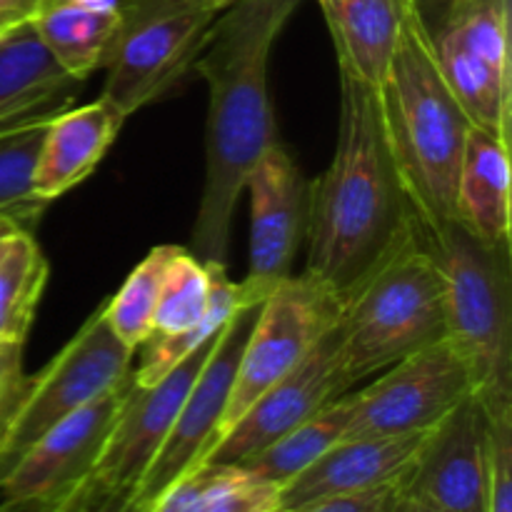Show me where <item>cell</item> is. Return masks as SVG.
I'll use <instances>...</instances> for the list:
<instances>
[{"label": "cell", "mask_w": 512, "mask_h": 512, "mask_svg": "<svg viewBox=\"0 0 512 512\" xmlns=\"http://www.w3.org/2000/svg\"><path fill=\"white\" fill-rule=\"evenodd\" d=\"M298 5L300 0H235L220 10L193 63L208 83L205 185L190 248L200 263L225 265L235 205L250 170L280 140L268 65Z\"/></svg>", "instance_id": "6da1fadb"}, {"label": "cell", "mask_w": 512, "mask_h": 512, "mask_svg": "<svg viewBox=\"0 0 512 512\" xmlns=\"http://www.w3.org/2000/svg\"><path fill=\"white\" fill-rule=\"evenodd\" d=\"M415 238V213L385 135L378 88L340 70L338 143L308 193V265L348 300Z\"/></svg>", "instance_id": "7a4b0ae2"}, {"label": "cell", "mask_w": 512, "mask_h": 512, "mask_svg": "<svg viewBox=\"0 0 512 512\" xmlns=\"http://www.w3.org/2000/svg\"><path fill=\"white\" fill-rule=\"evenodd\" d=\"M385 135L418 223L455 218V188L473 123L450 90L433 30L408 0L398 50L378 88Z\"/></svg>", "instance_id": "3957f363"}, {"label": "cell", "mask_w": 512, "mask_h": 512, "mask_svg": "<svg viewBox=\"0 0 512 512\" xmlns=\"http://www.w3.org/2000/svg\"><path fill=\"white\" fill-rule=\"evenodd\" d=\"M415 235L438 263L448 338L468 363L488 413L512 408L510 245H488L458 220L418 223Z\"/></svg>", "instance_id": "277c9868"}, {"label": "cell", "mask_w": 512, "mask_h": 512, "mask_svg": "<svg viewBox=\"0 0 512 512\" xmlns=\"http://www.w3.org/2000/svg\"><path fill=\"white\" fill-rule=\"evenodd\" d=\"M448 338L438 263L415 235L343 303L335 325V365L348 393L408 355Z\"/></svg>", "instance_id": "5b68a950"}, {"label": "cell", "mask_w": 512, "mask_h": 512, "mask_svg": "<svg viewBox=\"0 0 512 512\" xmlns=\"http://www.w3.org/2000/svg\"><path fill=\"white\" fill-rule=\"evenodd\" d=\"M218 15L215 0H120L103 98L128 118L170 93L193 70Z\"/></svg>", "instance_id": "8992f818"}, {"label": "cell", "mask_w": 512, "mask_h": 512, "mask_svg": "<svg viewBox=\"0 0 512 512\" xmlns=\"http://www.w3.org/2000/svg\"><path fill=\"white\" fill-rule=\"evenodd\" d=\"M133 353L110 330L105 308L98 305L83 328L33 378H25L13 410L0 430V483L15 460L70 413L133 375Z\"/></svg>", "instance_id": "52a82bcc"}, {"label": "cell", "mask_w": 512, "mask_h": 512, "mask_svg": "<svg viewBox=\"0 0 512 512\" xmlns=\"http://www.w3.org/2000/svg\"><path fill=\"white\" fill-rule=\"evenodd\" d=\"M343 300L315 275H288L258 305L235 370L220 435L338 325ZM218 435V438H220Z\"/></svg>", "instance_id": "ba28073f"}, {"label": "cell", "mask_w": 512, "mask_h": 512, "mask_svg": "<svg viewBox=\"0 0 512 512\" xmlns=\"http://www.w3.org/2000/svg\"><path fill=\"white\" fill-rule=\"evenodd\" d=\"M470 393H475L473 373L453 340L443 338L390 365L365 390L348 395L345 438L428 433Z\"/></svg>", "instance_id": "9c48e42d"}, {"label": "cell", "mask_w": 512, "mask_h": 512, "mask_svg": "<svg viewBox=\"0 0 512 512\" xmlns=\"http://www.w3.org/2000/svg\"><path fill=\"white\" fill-rule=\"evenodd\" d=\"M250 268L238 283L245 308L260 305L290 275L308 230L310 183L283 143H275L250 170Z\"/></svg>", "instance_id": "30bf717a"}, {"label": "cell", "mask_w": 512, "mask_h": 512, "mask_svg": "<svg viewBox=\"0 0 512 512\" xmlns=\"http://www.w3.org/2000/svg\"><path fill=\"white\" fill-rule=\"evenodd\" d=\"M255 313H258V305L238 310L218 333L213 353L195 378L163 448L158 450L135 490V503L143 508V512L170 483L203 463L205 453L218 440L230 390H233L235 370H238L240 353H243Z\"/></svg>", "instance_id": "8fae6325"}, {"label": "cell", "mask_w": 512, "mask_h": 512, "mask_svg": "<svg viewBox=\"0 0 512 512\" xmlns=\"http://www.w3.org/2000/svg\"><path fill=\"white\" fill-rule=\"evenodd\" d=\"M490 415L470 393L428 435L403 490L440 512H485Z\"/></svg>", "instance_id": "7c38bea8"}, {"label": "cell", "mask_w": 512, "mask_h": 512, "mask_svg": "<svg viewBox=\"0 0 512 512\" xmlns=\"http://www.w3.org/2000/svg\"><path fill=\"white\" fill-rule=\"evenodd\" d=\"M345 395L335 365V328L318 340L308 358L270 385L205 453L203 463L240 465L285 433ZM200 463V465H203Z\"/></svg>", "instance_id": "4fadbf2b"}, {"label": "cell", "mask_w": 512, "mask_h": 512, "mask_svg": "<svg viewBox=\"0 0 512 512\" xmlns=\"http://www.w3.org/2000/svg\"><path fill=\"white\" fill-rule=\"evenodd\" d=\"M130 385L133 375L45 430L0 483L3 500L50 498L93 473Z\"/></svg>", "instance_id": "5bb4252c"}, {"label": "cell", "mask_w": 512, "mask_h": 512, "mask_svg": "<svg viewBox=\"0 0 512 512\" xmlns=\"http://www.w3.org/2000/svg\"><path fill=\"white\" fill-rule=\"evenodd\" d=\"M215 340L218 335L148 388H140L133 380L123 410H120L93 470L98 478H103L113 488L133 493L135 498V490H138L145 470L163 448L195 378L213 353Z\"/></svg>", "instance_id": "9a60e30c"}, {"label": "cell", "mask_w": 512, "mask_h": 512, "mask_svg": "<svg viewBox=\"0 0 512 512\" xmlns=\"http://www.w3.org/2000/svg\"><path fill=\"white\" fill-rule=\"evenodd\" d=\"M428 433L338 440L308 470L280 488V508L293 510L313 500L363 493L405 480Z\"/></svg>", "instance_id": "2e32d148"}, {"label": "cell", "mask_w": 512, "mask_h": 512, "mask_svg": "<svg viewBox=\"0 0 512 512\" xmlns=\"http://www.w3.org/2000/svg\"><path fill=\"white\" fill-rule=\"evenodd\" d=\"M83 83L48 53L33 20L0 30V133L73 108Z\"/></svg>", "instance_id": "e0dca14e"}, {"label": "cell", "mask_w": 512, "mask_h": 512, "mask_svg": "<svg viewBox=\"0 0 512 512\" xmlns=\"http://www.w3.org/2000/svg\"><path fill=\"white\" fill-rule=\"evenodd\" d=\"M123 123L125 115L103 95L50 118L33 170L35 195L50 205L83 183L105 158Z\"/></svg>", "instance_id": "ac0fdd59"}, {"label": "cell", "mask_w": 512, "mask_h": 512, "mask_svg": "<svg viewBox=\"0 0 512 512\" xmlns=\"http://www.w3.org/2000/svg\"><path fill=\"white\" fill-rule=\"evenodd\" d=\"M455 220L488 245H510V143L470 128L455 188Z\"/></svg>", "instance_id": "d6986e66"}, {"label": "cell", "mask_w": 512, "mask_h": 512, "mask_svg": "<svg viewBox=\"0 0 512 512\" xmlns=\"http://www.w3.org/2000/svg\"><path fill=\"white\" fill-rule=\"evenodd\" d=\"M408 0H320L340 70L380 88L398 50Z\"/></svg>", "instance_id": "ffe728a7"}, {"label": "cell", "mask_w": 512, "mask_h": 512, "mask_svg": "<svg viewBox=\"0 0 512 512\" xmlns=\"http://www.w3.org/2000/svg\"><path fill=\"white\" fill-rule=\"evenodd\" d=\"M280 508V488L240 465L203 463L170 483L145 512H270Z\"/></svg>", "instance_id": "44dd1931"}, {"label": "cell", "mask_w": 512, "mask_h": 512, "mask_svg": "<svg viewBox=\"0 0 512 512\" xmlns=\"http://www.w3.org/2000/svg\"><path fill=\"white\" fill-rule=\"evenodd\" d=\"M118 8L90 10L70 0H45L35 13L33 25L48 53L65 73L85 80L103 70L113 40Z\"/></svg>", "instance_id": "7402d4cb"}, {"label": "cell", "mask_w": 512, "mask_h": 512, "mask_svg": "<svg viewBox=\"0 0 512 512\" xmlns=\"http://www.w3.org/2000/svg\"><path fill=\"white\" fill-rule=\"evenodd\" d=\"M348 420L350 398L345 393L325 408H320L315 415H310L308 420L295 425L290 433L275 440L273 445L240 463V468H245L265 483L283 488L290 480L298 478L303 470H308L325 450H330L338 440L345 438Z\"/></svg>", "instance_id": "603a6c76"}, {"label": "cell", "mask_w": 512, "mask_h": 512, "mask_svg": "<svg viewBox=\"0 0 512 512\" xmlns=\"http://www.w3.org/2000/svg\"><path fill=\"white\" fill-rule=\"evenodd\" d=\"M210 273V303L208 313L193 328L183 330V333L173 335H150L140 348L138 368L133 370V380L140 388H148V385L158 383L160 378L170 373L175 365L183 363L185 358L195 353V350L203 348L208 340H213L220 330L225 328L230 318H233L238 310H243L245 305L240 303L238 295V283L228 278L223 263H205Z\"/></svg>", "instance_id": "cb8c5ba5"}, {"label": "cell", "mask_w": 512, "mask_h": 512, "mask_svg": "<svg viewBox=\"0 0 512 512\" xmlns=\"http://www.w3.org/2000/svg\"><path fill=\"white\" fill-rule=\"evenodd\" d=\"M48 270L35 235L20 230L0 258V345H25Z\"/></svg>", "instance_id": "d4e9b609"}, {"label": "cell", "mask_w": 512, "mask_h": 512, "mask_svg": "<svg viewBox=\"0 0 512 512\" xmlns=\"http://www.w3.org/2000/svg\"><path fill=\"white\" fill-rule=\"evenodd\" d=\"M55 118V115H53ZM50 118L0 133V218L35 233L48 203L33 190V170Z\"/></svg>", "instance_id": "484cf974"}, {"label": "cell", "mask_w": 512, "mask_h": 512, "mask_svg": "<svg viewBox=\"0 0 512 512\" xmlns=\"http://www.w3.org/2000/svg\"><path fill=\"white\" fill-rule=\"evenodd\" d=\"M173 248L175 245H158V248L150 250L143 263L135 265L123 288L103 303L110 330L130 350H138L153 335L160 283H163V270L168 258L173 255Z\"/></svg>", "instance_id": "4316f807"}, {"label": "cell", "mask_w": 512, "mask_h": 512, "mask_svg": "<svg viewBox=\"0 0 512 512\" xmlns=\"http://www.w3.org/2000/svg\"><path fill=\"white\" fill-rule=\"evenodd\" d=\"M210 273L190 250L175 245L160 283L153 335H173L193 328L208 313Z\"/></svg>", "instance_id": "83f0119b"}, {"label": "cell", "mask_w": 512, "mask_h": 512, "mask_svg": "<svg viewBox=\"0 0 512 512\" xmlns=\"http://www.w3.org/2000/svg\"><path fill=\"white\" fill-rule=\"evenodd\" d=\"M0 512H143L133 493L113 488L95 473L50 498L3 500Z\"/></svg>", "instance_id": "f1b7e54d"}, {"label": "cell", "mask_w": 512, "mask_h": 512, "mask_svg": "<svg viewBox=\"0 0 512 512\" xmlns=\"http://www.w3.org/2000/svg\"><path fill=\"white\" fill-rule=\"evenodd\" d=\"M490 415L485 512H512V408Z\"/></svg>", "instance_id": "f546056e"}, {"label": "cell", "mask_w": 512, "mask_h": 512, "mask_svg": "<svg viewBox=\"0 0 512 512\" xmlns=\"http://www.w3.org/2000/svg\"><path fill=\"white\" fill-rule=\"evenodd\" d=\"M403 483L380 485V488L363 490V493H350V495H335V498L313 500L300 508L285 510V512H395L403 495Z\"/></svg>", "instance_id": "4dcf8cb0"}, {"label": "cell", "mask_w": 512, "mask_h": 512, "mask_svg": "<svg viewBox=\"0 0 512 512\" xmlns=\"http://www.w3.org/2000/svg\"><path fill=\"white\" fill-rule=\"evenodd\" d=\"M23 345H0V430L23 385Z\"/></svg>", "instance_id": "1f68e13d"}, {"label": "cell", "mask_w": 512, "mask_h": 512, "mask_svg": "<svg viewBox=\"0 0 512 512\" xmlns=\"http://www.w3.org/2000/svg\"><path fill=\"white\" fill-rule=\"evenodd\" d=\"M43 3L45 0H0V30L33 20Z\"/></svg>", "instance_id": "d6a6232c"}, {"label": "cell", "mask_w": 512, "mask_h": 512, "mask_svg": "<svg viewBox=\"0 0 512 512\" xmlns=\"http://www.w3.org/2000/svg\"><path fill=\"white\" fill-rule=\"evenodd\" d=\"M395 512H440L438 508H433L430 503H425V500L420 498H413V495H408L403 490V495H400V503Z\"/></svg>", "instance_id": "836d02e7"}, {"label": "cell", "mask_w": 512, "mask_h": 512, "mask_svg": "<svg viewBox=\"0 0 512 512\" xmlns=\"http://www.w3.org/2000/svg\"><path fill=\"white\" fill-rule=\"evenodd\" d=\"M18 233H20V228L13 223V220L0 218V258H3L5 250H8V245H10V240H13Z\"/></svg>", "instance_id": "e575fe53"}, {"label": "cell", "mask_w": 512, "mask_h": 512, "mask_svg": "<svg viewBox=\"0 0 512 512\" xmlns=\"http://www.w3.org/2000/svg\"><path fill=\"white\" fill-rule=\"evenodd\" d=\"M75 5H83V8L90 10H115L120 0H70Z\"/></svg>", "instance_id": "d590c367"}, {"label": "cell", "mask_w": 512, "mask_h": 512, "mask_svg": "<svg viewBox=\"0 0 512 512\" xmlns=\"http://www.w3.org/2000/svg\"><path fill=\"white\" fill-rule=\"evenodd\" d=\"M215 3L220 5V10H225V8H228L230 3H235V0H215Z\"/></svg>", "instance_id": "8d00e7d4"}, {"label": "cell", "mask_w": 512, "mask_h": 512, "mask_svg": "<svg viewBox=\"0 0 512 512\" xmlns=\"http://www.w3.org/2000/svg\"><path fill=\"white\" fill-rule=\"evenodd\" d=\"M270 512H285L283 508H275V510H270Z\"/></svg>", "instance_id": "74e56055"}]
</instances>
